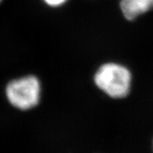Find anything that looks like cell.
Masks as SVG:
<instances>
[{
  "label": "cell",
  "mask_w": 153,
  "mask_h": 153,
  "mask_svg": "<svg viewBox=\"0 0 153 153\" xmlns=\"http://www.w3.org/2000/svg\"><path fill=\"white\" fill-rule=\"evenodd\" d=\"M94 82L98 88L112 99H123L131 91L132 75L123 65L106 62L97 70Z\"/></svg>",
  "instance_id": "obj_1"
},
{
  "label": "cell",
  "mask_w": 153,
  "mask_h": 153,
  "mask_svg": "<svg viewBox=\"0 0 153 153\" xmlns=\"http://www.w3.org/2000/svg\"><path fill=\"white\" fill-rule=\"evenodd\" d=\"M6 95L10 105L26 111L36 106L40 101L41 85L37 76L27 75L7 84Z\"/></svg>",
  "instance_id": "obj_2"
},
{
  "label": "cell",
  "mask_w": 153,
  "mask_h": 153,
  "mask_svg": "<svg viewBox=\"0 0 153 153\" xmlns=\"http://www.w3.org/2000/svg\"><path fill=\"white\" fill-rule=\"evenodd\" d=\"M121 13L127 20H134L153 9V0H121Z\"/></svg>",
  "instance_id": "obj_3"
},
{
  "label": "cell",
  "mask_w": 153,
  "mask_h": 153,
  "mask_svg": "<svg viewBox=\"0 0 153 153\" xmlns=\"http://www.w3.org/2000/svg\"><path fill=\"white\" fill-rule=\"evenodd\" d=\"M48 6L52 7H57V6H62L63 3L67 2V0H43Z\"/></svg>",
  "instance_id": "obj_4"
}]
</instances>
